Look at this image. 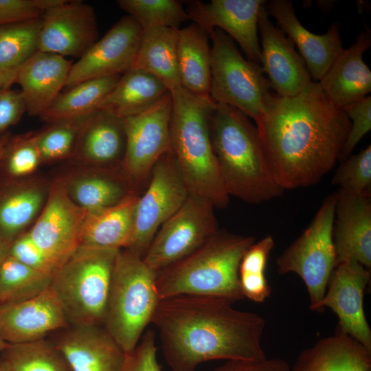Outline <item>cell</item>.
<instances>
[{
	"instance_id": "60d3db41",
	"label": "cell",
	"mask_w": 371,
	"mask_h": 371,
	"mask_svg": "<svg viewBox=\"0 0 371 371\" xmlns=\"http://www.w3.org/2000/svg\"><path fill=\"white\" fill-rule=\"evenodd\" d=\"M339 190L355 194L370 196L371 146L341 161L332 179Z\"/></svg>"
},
{
	"instance_id": "4dcf8cb0",
	"label": "cell",
	"mask_w": 371,
	"mask_h": 371,
	"mask_svg": "<svg viewBox=\"0 0 371 371\" xmlns=\"http://www.w3.org/2000/svg\"><path fill=\"white\" fill-rule=\"evenodd\" d=\"M168 92L170 90L157 77L131 68L120 76L98 110L121 119L133 117L150 109Z\"/></svg>"
},
{
	"instance_id": "5bb4252c",
	"label": "cell",
	"mask_w": 371,
	"mask_h": 371,
	"mask_svg": "<svg viewBox=\"0 0 371 371\" xmlns=\"http://www.w3.org/2000/svg\"><path fill=\"white\" fill-rule=\"evenodd\" d=\"M370 269L357 262H344L334 269L322 300L313 311L330 308L338 317L337 328L371 351V330L366 319L363 297Z\"/></svg>"
},
{
	"instance_id": "ba28073f",
	"label": "cell",
	"mask_w": 371,
	"mask_h": 371,
	"mask_svg": "<svg viewBox=\"0 0 371 371\" xmlns=\"http://www.w3.org/2000/svg\"><path fill=\"white\" fill-rule=\"evenodd\" d=\"M209 36L212 41L211 100L234 107L255 122L274 93L262 67L245 58L222 30L215 28Z\"/></svg>"
},
{
	"instance_id": "1f68e13d",
	"label": "cell",
	"mask_w": 371,
	"mask_h": 371,
	"mask_svg": "<svg viewBox=\"0 0 371 371\" xmlns=\"http://www.w3.org/2000/svg\"><path fill=\"white\" fill-rule=\"evenodd\" d=\"M178 32L179 29L164 27L143 30L131 67L157 77L170 91L181 87L177 60Z\"/></svg>"
},
{
	"instance_id": "f5cc1de1",
	"label": "cell",
	"mask_w": 371,
	"mask_h": 371,
	"mask_svg": "<svg viewBox=\"0 0 371 371\" xmlns=\"http://www.w3.org/2000/svg\"><path fill=\"white\" fill-rule=\"evenodd\" d=\"M4 88L2 87V85L0 84V93Z\"/></svg>"
},
{
	"instance_id": "cb8c5ba5",
	"label": "cell",
	"mask_w": 371,
	"mask_h": 371,
	"mask_svg": "<svg viewBox=\"0 0 371 371\" xmlns=\"http://www.w3.org/2000/svg\"><path fill=\"white\" fill-rule=\"evenodd\" d=\"M52 183V178L38 172L20 179H0V236L12 243L29 230L47 200Z\"/></svg>"
},
{
	"instance_id": "7a4b0ae2",
	"label": "cell",
	"mask_w": 371,
	"mask_h": 371,
	"mask_svg": "<svg viewBox=\"0 0 371 371\" xmlns=\"http://www.w3.org/2000/svg\"><path fill=\"white\" fill-rule=\"evenodd\" d=\"M217 297L180 295L160 300L152 322L159 329L164 357L172 371H194L214 359H266L261 339L265 319L241 311Z\"/></svg>"
},
{
	"instance_id": "d6a6232c",
	"label": "cell",
	"mask_w": 371,
	"mask_h": 371,
	"mask_svg": "<svg viewBox=\"0 0 371 371\" xmlns=\"http://www.w3.org/2000/svg\"><path fill=\"white\" fill-rule=\"evenodd\" d=\"M41 17L0 25V84L4 89L15 83L18 71L38 50Z\"/></svg>"
},
{
	"instance_id": "7402d4cb",
	"label": "cell",
	"mask_w": 371,
	"mask_h": 371,
	"mask_svg": "<svg viewBox=\"0 0 371 371\" xmlns=\"http://www.w3.org/2000/svg\"><path fill=\"white\" fill-rule=\"evenodd\" d=\"M336 266L341 262H357L371 267L370 196L355 194L339 190L333 227Z\"/></svg>"
},
{
	"instance_id": "681fc988",
	"label": "cell",
	"mask_w": 371,
	"mask_h": 371,
	"mask_svg": "<svg viewBox=\"0 0 371 371\" xmlns=\"http://www.w3.org/2000/svg\"><path fill=\"white\" fill-rule=\"evenodd\" d=\"M11 133L8 131L7 132L0 135V158L2 156L5 146L10 136Z\"/></svg>"
},
{
	"instance_id": "836d02e7",
	"label": "cell",
	"mask_w": 371,
	"mask_h": 371,
	"mask_svg": "<svg viewBox=\"0 0 371 371\" xmlns=\"http://www.w3.org/2000/svg\"><path fill=\"white\" fill-rule=\"evenodd\" d=\"M121 76L89 80L69 88L60 93L39 117L50 123L91 115L98 110L100 104Z\"/></svg>"
},
{
	"instance_id": "83f0119b",
	"label": "cell",
	"mask_w": 371,
	"mask_h": 371,
	"mask_svg": "<svg viewBox=\"0 0 371 371\" xmlns=\"http://www.w3.org/2000/svg\"><path fill=\"white\" fill-rule=\"evenodd\" d=\"M289 371H371V351L337 329L303 350Z\"/></svg>"
},
{
	"instance_id": "277c9868",
	"label": "cell",
	"mask_w": 371,
	"mask_h": 371,
	"mask_svg": "<svg viewBox=\"0 0 371 371\" xmlns=\"http://www.w3.org/2000/svg\"><path fill=\"white\" fill-rule=\"evenodd\" d=\"M171 150L189 194L207 200L215 208L227 207L229 196L214 155L210 117L216 104L181 87L170 91Z\"/></svg>"
},
{
	"instance_id": "7c38bea8",
	"label": "cell",
	"mask_w": 371,
	"mask_h": 371,
	"mask_svg": "<svg viewBox=\"0 0 371 371\" xmlns=\"http://www.w3.org/2000/svg\"><path fill=\"white\" fill-rule=\"evenodd\" d=\"M171 109L170 91L148 111L123 119L126 148L122 170L137 192L149 179L159 158L171 150Z\"/></svg>"
},
{
	"instance_id": "d590c367",
	"label": "cell",
	"mask_w": 371,
	"mask_h": 371,
	"mask_svg": "<svg viewBox=\"0 0 371 371\" xmlns=\"http://www.w3.org/2000/svg\"><path fill=\"white\" fill-rule=\"evenodd\" d=\"M11 371H71L60 350L49 338L10 344L1 352Z\"/></svg>"
},
{
	"instance_id": "4fadbf2b",
	"label": "cell",
	"mask_w": 371,
	"mask_h": 371,
	"mask_svg": "<svg viewBox=\"0 0 371 371\" xmlns=\"http://www.w3.org/2000/svg\"><path fill=\"white\" fill-rule=\"evenodd\" d=\"M142 33V28L131 16L122 17L73 63L65 87L69 89L89 80L122 75L131 67Z\"/></svg>"
},
{
	"instance_id": "8fae6325",
	"label": "cell",
	"mask_w": 371,
	"mask_h": 371,
	"mask_svg": "<svg viewBox=\"0 0 371 371\" xmlns=\"http://www.w3.org/2000/svg\"><path fill=\"white\" fill-rule=\"evenodd\" d=\"M149 179L146 191L138 197L133 234L125 248L142 258L161 225L181 207L189 196L171 150L155 164Z\"/></svg>"
},
{
	"instance_id": "b9f144b4",
	"label": "cell",
	"mask_w": 371,
	"mask_h": 371,
	"mask_svg": "<svg viewBox=\"0 0 371 371\" xmlns=\"http://www.w3.org/2000/svg\"><path fill=\"white\" fill-rule=\"evenodd\" d=\"M350 121V128L341 152L339 161L345 160L371 129V97L367 95L341 108Z\"/></svg>"
},
{
	"instance_id": "9a60e30c",
	"label": "cell",
	"mask_w": 371,
	"mask_h": 371,
	"mask_svg": "<svg viewBox=\"0 0 371 371\" xmlns=\"http://www.w3.org/2000/svg\"><path fill=\"white\" fill-rule=\"evenodd\" d=\"M41 20L40 52L79 58L98 41L95 12L82 1L62 0L47 10Z\"/></svg>"
},
{
	"instance_id": "c3c4849f",
	"label": "cell",
	"mask_w": 371,
	"mask_h": 371,
	"mask_svg": "<svg viewBox=\"0 0 371 371\" xmlns=\"http://www.w3.org/2000/svg\"><path fill=\"white\" fill-rule=\"evenodd\" d=\"M10 244L11 243L0 236V267L2 262L8 255Z\"/></svg>"
},
{
	"instance_id": "d6986e66",
	"label": "cell",
	"mask_w": 371,
	"mask_h": 371,
	"mask_svg": "<svg viewBox=\"0 0 371 371\" xmlns=\"http://www.w3.org/2000/svg\"><path fill=\"white\" fill-rule=\"evenodd\" d=\"M265 4L260 9L258 29L261 36L260 66L275 93L292 97L313 81L294 43L269 18Z\"/></svg>"
},
{
	"instance_id": "ab89813d",
	"label": "cell",
	"mask_w": 371,
	"mask_h": 371,
	"mask_svg": "<svg viewBox=\"0 0 371 371\" xmlns=\"http://www.w3.org/2000/svg\"><path fill=\"white\" fill-rule=\"evenodd\" d=\"M41 165L35 132L11 134L0 158V179L30 177Z\"/></svg>"
},
{
	"instance_id": "7bdbcfd3",
	"label": "cell",
	"mask_w": 371,
	"mask_h": 371,
	"mask_svg": "<svg viewBox=\"0 0 371 371\" xmlns=\"http://www.w3.org/2000/svg\"><path fill=\"white\" fill-rule=\"evenodd\" d=\"M8 255L32 269L52 276L60 267L33 241L27 231L12 242Z\"/></svg>"
},
{
	"instance_id": "9c48e42d",
	"label": "cell",
	"mask_w": 371,
	"mask_h": 371,
	"mask_svg": "<svg viewBox=\"0 0 371 371\" xmlns=\"http://www.w3.org/2000/svg\"><path fill=\"white\" fill-rule=\"evenodd\" d=\"M335 204L336 193L327 196L308 227L277 259L280 275L294 273L302 280L312 311L324 296L336 267L333 240Z\"/></svg>"
},
{
	"instance_id": "52a82bcc",
	"label": "cell",
	"mask_w": 371,
	"mask_h": 371,
	"mask_svg": "<svg viewBox=\"0 0 371 371\" xmlns=\"http://www.w3.org/2000/svg\"><path fill=\"white\" fill-rule=\"evenodd\" d=\"M120 250L78 247L53 274L49 288L69 325L104 326Z\"/></svg>"
},
{
	"instance_id": "ac0fdd59",
	"label": "cell",
	"mask_w": 371,
	"mask_h": 371,
	"mask_svg": "<svg viewBox=\"0 0 371 371\" xmlns=\"http://www.w3.org/2000/svg\"><path fill=\"white\" fill-rule=\"evenodd\" d=\"M54 176L67 196L87 212L114 206L133 194V188L122 168H106L65 161Z\"/></svg>"
},
{
	"instance_id": "816d5d0a",
	"label": "cell",
	"mask_w": 371,
	"mask_h": 371,
	"mask_svg": "<svg viewBox=\"0 0 371 371\" xmlns=\"http://www.w3.org/2000/svg\"><path fill=\"white\" fill-rule=\"evenodd\" d=\"M9 345L0 336V352L5 350Z\"/></svg>"
},
{
	"instance_id": "ee69618b",
	"label": "cell",
	"mask_w": 371,
	"mask_h": 371,
	"mask_svg": "<svg viewBox=\"0 0 371 371\" xmlns=\"http://www.w3.org/2000/svg\"><path fill=\"white\" fill-rule=\"evenodd\" d=\"M62 0H0V25L40 18Z\"/></svg>"
},
{
	"instance_id": "f35d334b",
	"label": "cell",
	"mask_w": 371,
	"mask_h": 371,
	"mask_svg": "<svg viewBox=\"0 0 371 371\" xmlns=\"http://www.w3.org/2000/svg\"><path fill=\"white\" fill-rule=\"evenodd\" d=\"M119 7L135 19L143 30L172 27L189 20L183 3L177 0H119Z\"/></svg>"
},
{
	"instance_id": "f546056e",
	"label": "cell",
	"mask_w": 371,
	"mask_h": 371,
	"mask_svg": "<svg viewBox=\"0 0 371 371\" xmlns=\"http://www.w3.org/2000/svg\"><path fill=\"white\" fill-rule=\"evenodd\" d=\"M210 36L197 23L179 29L177 60L180 86L192 95L210 98L211 47Z\"/></svg>"
},
{
	"instance_id": "5b68a950",
	"label": "cell",
	"mask_w": 371,
	"mask_h": 371,
	"mask_svg": "<svg viewBox=\"0 0 371 371\" xmlns=\"http://www.w3.org/2000/svg\"><path fill=\"white\" fill-rule=\"evenodd\" d=\"M253 236L218 232L196 251L161 270L156 280L159 299L180 295L243 299L238 268Z\"/></svg>"
},
{
	"instance_id": "603a6c76",
	"label": "cell",
	"mask_w": 371,
	"mask_h": 371,
	"mask_svg": "<svg viewBox=\"0 0 371 371\" xmlns=\"http://www.w3.org/2000/svg\"><path fill=\"white\" fill-rule=\"evenodd\" d=\"M280 29L296 45L311 78L319 82L343 51L339 25L333 23L327 32L317 35L306 30L295 16L291 1L272 0L266 6Z\"/></svg>"
},
{
	"instance_id": "484cf974",
	"label": "cell",
	"mask_w": 371,
	"mask_h": 371,
	"mask_svg": "<svg viewBox=\"0 0 371 371\" xmlns=\"http://www.w3.org/2000/svg\"><path fill=\"white\" fill-rule=\"evenodd\" d=\"M370 46V30L361 31L317 82L326 97L338 107L357 101L370 93L371 71L363 60V53Z\"/></svg>"
},
{
	"instance_id": "6da1fadb",
	"label": "cell",
	"mask_w": 371,
	"mask_h": 371,
	"mask_svg": "<svg viewBox=\"0 0 371 371\" xmlns=\"http://www.w3.org/2000/svg\"><path fill=\"white\" fill-rule=\"evenodd\" d=\"M255 125L272 172L285 190L315 185L333 168L350 121L312 81L292 97L274 93Z\"/></svg>"
},
{
	"instance_id": "44dd1931",
	"label": "cell",
	"mask_w": 371,
	"mask_h": 371,
	"mask_svg": "<svg viewBox=\"0 0 371 371\" xmlns=\"http://www.w3.org/2000/svg\"><path fill=\"white\" fill-rule=\"evenodd\" d=\"M68 326L63 307L50 288L32 299L0 305V336L9 344L47 338Z\"/></svg>"
},
{
	"instance_id": "8992f818",
	"label": "cell",
	"mask_w": 371,
	"mask_h": 371,
	"mask_svg": "<svg viewBox=\"0 0 371 371\" xmlns=\"http://www.w3.org/2000/svg\"><path fill=\"white\" fill-rule=\"evenodd\" d=\"M158 273L143 258L126 249L117 255L104 326L126 353L132 352L152 319L159 301Z\"/></svg>"
},
{
	"instance_id": "7dc6e473",
	"label": "cell",
	"mask_w": 371,
	"mask_h": 371,
	"mask_svg": "<svg viewBox=\"0 0 371 371\" xmlns=\"http://www.w3.org/2000/svg\"><path fill=\"white\" fill-rule=\"evenodd\" d=\"M289 363L282 359L260 361H227L211 371H289Z\"/></svg>"
},
{
	"instance_id": "f1b7e54d",
	"label": "cell",
	"mask_w": 371,
	"mask_h": 371,
	"mask_svg": "<svg viewBox=\"0 0 371 371\" xmlns=\"http://www.w3.org/2000/svg\"><path fill=\"white\" fill-rule=\"evenodd\" d=\"M139 196L133 194L111 207L87 212L80 230L79 247L125 249L133 234Z\"/></svg>"
},
{
	"instance_id": "e575fe53",
	"label": "cell",
	"mask_w": 371,
	"mask_h": 371,
	"mask_svg": "<svg viewBox=\"0 0 371 371\" xmlns=\"http://www.w3.org/2000/svg\"><path fill=\"white\" fill-rule=\"evenodd\" d=\"M52 275L32 269L9 255L0 267V305L32 299L50 287Z\"/></svg>"
},
{
	"instance_id": "d4e9b609",
	"label": "cell",
	"mask_w": 371,
	"mask_h": 371,
	"mask_svg": "<svg viewBox=\"0 0 371 371\" xmlns=\"http://www.w3.org/2000/svg\"><path fill=\"white\" fill-rule=\"evenodd\" d=\"M126 148L123 119L99 109L85 118L74 155L68 161L88 166L122 168Z\"/></svg>"
},
{
	"instance_id": "e0dca14e",
	"label": "cell",
	"mask_w": 371,
	"mask_h": 371,
	"mask_svg": "<svg viewBox=\"0 0 371 371\" xmlns=\"http://www.w3.org/2000/svg\"><path fill=\"white\" fill-rule=\"evenodd\" d=\"M263 0H212L191 1L186 9L189 20L208 35L216 28L235 41L247 60L260 64L258 21Z\"/></svg>"
},
{
	"instance_id": "74e56055",
	"label": "cell",
	"mask_w": 371,
	"mask_h": 371,
	"mask_svg": "<svg viewBox=\"0 0 371 371\" xmlns=\"http://www.w3.org/2000/svg\"><path fill=\"white\" fill-rule=\"evenodd\" d=\"M87 117L47 123L45 128L35 132L42 165L65 162L71 158Z\"/></svg>"
},
{
	"instance_id": "8d00e7d4",
	"label": "cell",
	"mask_w": 371,
	"mask_h": 371,
	"mask_svg": "<svg viewBox=\"0 0 371 371\" xmlns=\"http://www.w3.org/2000/svg\"><path fill=\"white\" fill-rule=\"evenodd\" d=\"M275 246L271 235L254 243L245 252L238 268V282L244 297L261 303L267 299L271 289L265 276L270 254Z\"/></svg>"
},
{
	"instance_id": "4316f807",
	"label": "cell",
	"mask_w": 371,
	"mask_h": 371,
	"mask_svg": "<svg viewBox=\"0 0 371 371\" xmlns=\"http://www.w3.org/2000/svg\"><path fill=\"white\" fill-rule=\"evenodd\" d=\"M73 65L61 56L37 51L21 67L15 83L21 87L26 112L40 117L65 87Z\"/></svg>"
},
{
	"instance_id": "3957f363",
	"label": "cell",
	"mask_w": 371,
	"mask_h": 371,
	"mask_svg": "<svg viewBox=\"0 0 371 371\" xmlns=\"http://www.w3.org/2000/svg\"><path fill=\"white\" fill-rule=\"evenodd\" d=\"M213 150L229 196L251 204L280 196L258 130L238 109L216 104L210 117Z\"/></svg>"
},
{
	"instance_id": "bcb514c9",
	"label": "cell",
	"mask_w": 371,
	"mask_h": 371,
	"mask_svg": "<svg viewBox=\"0 0 371 371\" xmlns=\"http://www.w3.org/2000/svg\"><path fill=\"white\" fill-rule=\"evenodd\" d=\"M25 112L26 106L21 92L3 89L0 93V135L15 125Z\"/></svg>"
},
{
	"instance_id": "f907efd6",
	"label": "cell",
	"mask_w": 371,
	"mask_h": 371,
	"mask_svg": "<svg viewBox=\"0 0 371 371\" xmlns=\"http://www.w3.org/2000/svg\"><path fill=\"white\" fill-rule=\"evenodd\" d=\"M0 371H11L5 362L0 358Z\"/></svg>"
},
{
	"instance_id": "ffe728a7",
	"label": "cell",
	"mask_w": 371,
	"mask_h": 371,
	"mask_svg": "<svg viewBox=\"0 0 371 371\" xmlns=\"http://www.w3.org/2000/svg\"><path fill=\"white\" fill-rule=\"evenodd\" d=\"M49 338L71 371H124L126 354L104 326L69 325Z\"/></svg>"
},
{
	"instance_id": "2e32d148",
	"label": "cell",
	"mask_w": 371,
	"mask_h": 371,
	"mask_svg": "<svg viewBox=\"0 0 371 371\" xmlns=\"http://www.w3.org/2000/svg\"><path fill=\"white\" fill-rule=\"evenodd\" d=\"M47 200L27 232L33 241L60 266L79 247L87 212L67 196L55 177Z\"/></svg>"
},
{
	"instance_id": "30bf717a",
	"label": "cell",
	"mask_w": 371,
	"mask_h": 371,
	"mask_svg": "<svg viewBox=\"0 0 371 371\" xmlns=\"http://www.w3.org/2000/svg\"><path fill=\"white\" fill-rule=\"evenodd\" d=\"M214 209L207 200L189 194L158 229L144 262L159 273L196 251L219 230Z\"/></svg>"
},
{
	"instance_id": "f6af8a7d",
	"label": "cell",
	"mask_w": 371,
	"mask_h": 371,
	"mask_svg": "<svg viewBox=\"0 0 371 371\" xmlns=\"http://www.w3.org/2000/svg\"><path fill=\"white\" fill-rule=\"evenodd\" d=\"M156 351L155 332L148 330L135 350L126 354L124 371H161Z\"/></svg>"
}]
</instances>
